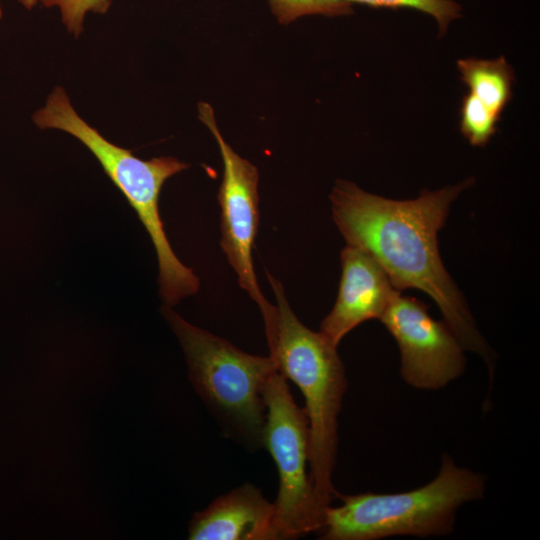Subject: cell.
Here are the masks:
<instances>
[{
    "label": "cell",
    "mask_w": 540,
    "mask_h": 540,
    "mask_svg": "<svg viewBox=\"0 0 540 540\" xmlns=\"http://www.w3.org/2000/svg\"><path fill=\"white\" fill-rule=\"evenodd\" d=\"M472 184L469 178L436 191L424 189L415 199L392 200L337 180L330 201L333 220L347 245L369 253L398 291L414 288L428 294L463 348L483 359L491 385L495 354L446 271L437 241L451 203Z\"/></svg>",
    "instance_id": "obj_1"
},
{
    "label": "cell",
    "mask_w": 540,
    "mask_h": 540,
    "mask_svg": "<svg viewBox=\"0 0 540 540\" xmlns=\"http://www.w3.org/2000/svg\"><path fill=\"white\" fill-rule=\"evenodd\" d=\"M277 306L265 323L269 355L278 371L294 382L305 400L310 434V476L318 505L331 504L338 449V417L347 390L343 362L322 332L307 328L292 311L281 282L266 272Z\"/></svg>",
    "instance_id": "obj_2"
},
{
    "label": "cell",
    "mask_w": 540,
    "mask_h": 540,
    "mask_svg": "<svg viewBox=\"0 0 540 540\" xmlns=\"http://www.w3.org/2000/svg\"><path fill=\"white\" fill-rule=\"evenodd\" d=\"M32 118L41 129L62 130L83 143L136 211L156 251L160 296L165 306L171 307L181 299L196 294L200 286L199 278L172 250L159 213L163 184L189 165L174 157L142 160L129 149L113 144L79 116L60 86L54 88L45 105Z\"/></svg>",
    "instance_id": "obj_3"
},
{
    "label": "cell",
    "mask_w": 540,
    "mask_h": 540,
    "mask_svg": "<svg viewBox=\"0 0 540 540\" xmlns=\"http://www.w3.org/2000/svg\"><path fill=\"white\" fill-rule=\"evenodd\" d=\"M485 483L483 474L456 465L444 454L437 476L419 488L391 494L336 492L341 504L325 508L320 539L447 536L454 529L458 509L482 498Z\"/></svg>",
    "instance_id": "obj_4"
},
{
    "label": "cell",
    "mask_w": 540,
    "mask_h": 540,
    "mask_svg": "<svg viewBox=\"0 0 540 540\" xmlns=\"http://www.w3.org/2000/svg\"><path fill=\"white\" fill-rule=\"evenodd\" d=\"M188 365L189 380L223 435L250 451L264 448L265 385L274 359L246 353L164 307Z\"/></svg>",
    "instance_id": "obj_5"
},
{
    "label": "cell",
    "mask_w": 540,
    "mask_h": 540,
    "mask_svg": "<svg viewBox=\"0 0 540 540\" xmlns=\"http://www.w3.org/2000/svg\"><path fill=\"white\" fill-rule=\"evenodd\" d=\"M264 401V448L274 460L279 480L273 503L276 540L296 539L321 531L325 509L317 503L307 471L310 434L305 409L296 404L287 379L278 370L265 385Z\"/></svg>",
    "instance_id": "obj_6"
},
{
    "label": "cell",
    "mask_w": 540,
    "mask_h": 540,
    "mask_svg": "<svg viewBox=\"0 0 540 540\" xmlns=\"http://www.w3.org/2000/svg\"><path fill=\"white\" fill-rule=\"evenodd\" d=\"M198 115L216 139L223 161V178L218 191L221 248L240 287L256 302L263 317L274 305L265 299L259 288L252 259L259 224L258 170L224 140L208 103L198 104Z\"/></svg>",
    "instance_id": "obj_7"
},
{
    "label": "cell",
    "mask_w": 540,
    "mask_h": 540,
    "mask_svg": "<svg viewBox=\"0 0 540 540\" xmlns=\"http://www.w3.org/2000/svg\"><path fill=\"white\" fill-rule=\"evenodd\" d=\"M400 352V374L410 386L438 390L465 371V349L444 321L433 319L428 306L398 293L379 319Z\"/></svg>",
    "instance_id": "obj_8"
},
{
    "label": "cell",
    "mask_w": 540,
    "mask_h": 540,
    "mask_svg": "<svg viewBox=\"0 0 540 540\" xmlns=\"http://www.w3.org/2000/svg\"><path fill=\"white\" fill-rule=\"evenodd\" d=\"M341 279L335 304L322 320L320 332L338 346L355 327L380 319L399 293L382 266L361 248L341 251Z\"/></svg>",
    "instance_id": "obj_9"
},
{
    "label": "cell",
    "mask_w": 540,
    "mask_h": 540,
    "mask_svg": "<svg viewBox=\"0 0 540 540\" xmlns=\"http://www.w3.org/2000/svg\"><path fill=\"white\" fill-rule=\"evenodd\" d=\"M274 504L251 483L217 497L189 523L191 540H276Z\"/></svg>",
    "instance_id": "obj_10"
},
{
    "label": "cell",
    "mask_w": 540,
    "mask_h": 540,
    "mask_svg": "<svg viewBox=\"0 0 540 540\" xmlns=\"http://www.w3.org/2000/svg\"><path fill=\"white\" fill-rule=\"evenodd\" d=\"M461 81L496 116L501 117L512 99L514 71L504 56L487 60L459 59L456 63Z\"/></svg>",
    "instance_id": "obj_11"
},
{
    "label": "cell",
    "mask_w": 540,
    "mask_h": 540,
    "mask_svg": "<svg viewBox=\"0 0 540 540\" xmlns=\"http://www.w3.org/2000/svg\"><path fill=\"white\" fill-rule=\"evenodd\" d=\"M500 117L470 92L460 106V131L472 146L484 147L497 131Z\"/></svg>",
    "instance_id": "obj_12"
},
{
    "label": "cell",
    "mask_w": 540,
    "mask_h": 540,
    "mask_svg": "<svg viewBox=\"0 0 540 540\" xmlns=\"http://www.w3.org/2000/svg\"><path fill=\"white\" fill-rule=\"evenodd\" d=\"M348 4H361L372 8H410L432 16L438 24L439 37L447 32L448 25L461 16V6L453 0H344Z\"/></svg>",
    "instance_id": "obj_13"
},
{
    "label": "cell",
    "mask_w": 540,
    "mask_h": 540,
    "mask_svg": "<svg viewBox=\"0 0 540 540\" xmlns=\"http://www.w3.org/2000/svg\"><path fill=\"white\" fill-rule=\"evenodd\" d=\"M273 14L282 24L305 15L340 16L353 12L344 0H268Z\"/></svg>",
    "instance_id": "obj_14"
},
{
    "label": "cell",
    "mask_w": 540,
    "mask_h": 540,
    "mask_svg": "<svg viewBox=\"0 0 540 540\" xmlns=\"http://www.w3.org/2000/svg\"><path fill=\"white\" fill-rule=\"evenodd\" d=\"M44 7H58L61 19L67 30L75 37L83 31L85 16L88 12L105 14L111 0H41Z\"/></svg>",
    "instance_id": "obj_15"
},
{
    "label": "cell",
    "mask_w": 540,
    "mask_h": 540,
    "mask_svg": "<svg viewBox=\"0 0 540 540\" xmlns=\"http://www.w3.org/2000/svg\"><path fill=\"white\" fill-rule=\"evenodd\" d=\"M18 2L27 10H31L38 3V0H18Z\"/></svg>",
    "instance_id": "obj_16"
},
{
    "label": "cell",
    "mask_w": 540,
    "mask_h": 540,
    "mask_svg": "<svg viewBox=\"0 0 540 540\" xmlns=\"http://www.w3.org/2000/svg\"><path fill=\"white\" fill-rule=\"evenodd\" d=\"M3 17V10H2V7H1V3H0V20L2 19Z\"/></svg>",
    "instance_id": "obj_17"
}]
</instances>
